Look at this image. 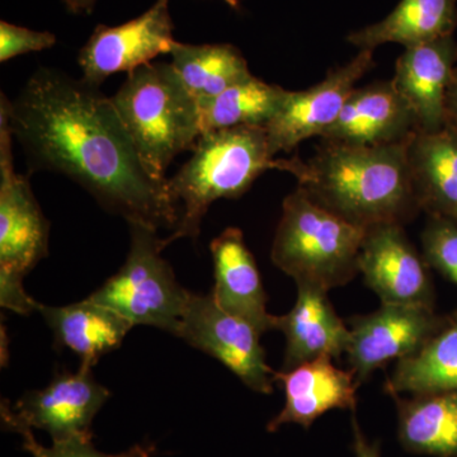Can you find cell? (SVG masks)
<instances>
[{
    "instance_id": "obj_20",
    "label": "cell",
    "mask_w": 457,
    "mask_h": 457,
    "mask_svg": "<svg viewBox=\"0 0 457 457\" xmlns=\"http://www.w3.org/2000/svg\"><path fill=\"white\" fill-rule=\"evenodd\" d=\"M37 312L53 330L56 347L74 352L88 368L120 348L134 327L121 315L88 297L65 306L38 303Z\"/></svg>"
},
{
    "instance_id": "obj_24",
    "label": "cell",
    "mask_w": 457,
    "mask_h": 457,
    "mask_svg": "<svg viewBox=\"0 0 457 457\" xmlns=\"http://www.w3.org/2000/svg\"><path fill=\"white\" fill-rule=\"evenodd\" d=\"M170 56L171 66L197 104L253 77L245 57L230 44L189 45L177 41Z\"/></svg>"
},
{
    "instance_id": "obj_4",
    "label": "cell",
    "mask_w": 457,
    "mask_h": 457,
    "mask_svg": "<svg viewBox=\"0 0 457 457\" xmlns=\"http://www.w3.org/2000/svg\"><path fill=\"white\" fill-rule=\"evenodd\" d=\"M146 170L167 180L171 162L194 152L201 137L200 108L170 62H149L128 74L111 97Z\"/></svg>"
},
{
    "instance_id": "obj_6",
    "label": "cell",
    "mask_w": 457,
    "mask_h": 457,
    "mask_svg": "<svg viewBox=\"0 0 457 457\" xmlns=\"http://www.w3.org/2000/svg\"><path fill=\"white\" fill-rule=\"evenodd\" d=\"M7 104L0 97V305L20 315L37 312L23 279L49 253L50 224L29 176L17 173Z\"/></svg>"
},
{
    "instance_id": "obj_2",
    "label": "cell",
    "mask_w": 457,
    "mask_h": 457,
    "mask_svg": "<svg viewBox=\"0 0 457 457\" xmlns=\"http://www.w3.org/2000/svg\"><path fill=\"white\" fill-rule=\"evenodd\" d=\"M407 143L351 146L324 143L309 161L285 159L312 201L357 227L403 225L420 212Z\"/></svg>"
},
{
    "instance_id": "obj_12",
    "label": "cell",
    "mask_w": 457,
    "mask_h": 457,
    "mask_svg": "<svg viewBox=\"0 0 457 457\" xmlns=\"http://www.w3.org/2000/svg\"><path fill=\"white\" fill-rule=\"evenodd\" d=\"M428 263L409 242L403 225L370 228L361 246L359 270L381 303L433 308Z\"/></svg>"
},
{
    "instance_id": "obj_5",
    "label": "cell",
    "mask_w": 457,
    "mask_h": 457,
    "mask_svg": "<svg viewBox=\"0 0 457 457\" xmlns=\"http://www.w3.org/2000/svg\"><path fill=\"white\" fill-rule=\"evenodd\" d=\"M366 231L320 206L297 187L282 204L270 260L296 284L329 291L347 285L360 272Z\"/></svg>"
},
{
    "instance_id": "obj_14",
    "label": "cell",
    "mask_w": 457,
    "mask_h": 457,
    "mask_svg": "<svg viewBox=\"0 0 457 457\" xmlns=\"http://www.w3.org/2000/svg\"><path fill=\"white\" fill-rule=\"evenodd\" d=\"M417 132L413 112L390 80L354 89L335 125L320 137L341 145L385 146L407 143Z\"/></svg>"
},
{
    "instance_id": "obj_16",
    "label": "cell",
    "mask_w": 457,
    "mask_h": 457,
    "mask_svg": "<svg viewBox=\"0 0 457 457\" xmlns=\"http://www.w3.org/2000/svg\"><path fill=\"white\" fill-rule=\"evenodd\" d=\"M275 378L284 384L286 403L267 425L269 432H276L287 423L308 429L333 409H356V378L351 370L337 368L332 357H318L287 371L276 372Z\"/></svg>"
},
{
    "instance_id": "obj_9",
    "label": "cell",
    "mask_w": 457,
    "mask_h": 457,
    "mask_svg": "<svg viewBox=\"0 0 457 457\" xmlns=\"http://www.w3.org/2000/svg\"><path fill=\"white\" fill-rule=\"evenodd\" d=\"M173 21L170 0H156L145 13L120 26L96 27L78 55L83 80L99 87L116 73H131L171 53Z\"/></svg>"
},
{
    "instance_id": "obj_31",
    "label": "cell",
    "mask_w": 457,
    "mask_h": 457,
    "mask_svg": "<svg viewBox=\"0 0 457 457\" xmlns=\"http://www.w3.org/2000/svg\"><path fill=\"white\" fill-rule=\"evenodd\" d=\"M66 9L74 14L92 13L97 0H62Z\"/></svg>"
},
{
    "instance_id": "obj_30",
    "label": "cell",
    "mask_w": 457,
    "mask_h": 457,
    "mask_svg": "<svg viewBox=\"0 0 457 457\" xmlns=\"http://www.w3.org/2000/svg\"><path fill=\"white\" fill-rule=\"evenodd\" d=\"M446 125L457 130V68L453 71L446 95Z\"/></svg>"
},
{
    "instance_id": "obj_13",
    "label": "cell",
    "mask_w": 457,
    "mask_h": 457,
    "mask_svg": "<svg viewBox=\"0 0 457 457\" xmlns=\"http://www.w3.org/2000/svg\"><path fill=\"white\" fill-rule=\"evenodd\" d=\"M108 399L110 392L92 368L80 365L78 372H59L44 389L26 393L12 411L32 429L49 433L51 440L65 441L93 437V420Z\"/></svg>"
},
{
    "instance_id": "obj_17",
    "label": "cell",
    "mask_w": 457,
    "mask_h": 457,
    "mask_svg": "<svg viewBox=\"0 0 457 457\" xmlns=\"http://www.w3.org/2000/svg\"><path fill=\"white\" fill-rule=\"evenodd\" d=\"M215 285L212 296L225 312L245 319L261 333L275 329V315L267 312V295L260 270L245 245L243 231L228 228L210 245Z\"/></svg>"
},
{
    "instance_id": "obj_3",
    "label": "cell",
    "mask_w": 457,
    "mask_h": 457,
    "mask_svg": "<svg viewBox=\"0 0 457 457\" xmlns=\"http://www.w3.org/2000/svg\"><path fill=\"white\" fill-rule=\"evenodd\" d=\"M273 156L266 128L240 126L204 134L187 163L167 180L180 216L170 236L163 237V248L186 237L196 240L215 201L243 196L266 170H284L285 159Z\"/></svg>"
},
{
    "instance_id": "obj_18",
    "label": "cell",
    "mask_w": 457,
    "mask_h": 457,
    "mask_svg": "<svg viewBox=\"0 0 457 457\" xmlns=\"http://www.w3.org/2000/svg\"><path fill=\"white\" fill-rule=\"evenodd\" d=\"M275 329L286 337L282 371L321 356L339 360L350 343V328L337 314L328 291L314 285L297 284L296 303L290 312L275 317Z\"/></svg>"
},
{
    "instance_id": "obj_7",
    "label": "cell",
    "mask_w": 457,
    "mask_h": 457,
    "mask_svg": "<svg viewBox=\"0 0 457 457\" xmlns=\"http://www.w3.org/2000/svg\"><path fill=\"white\" fill-rule=\"evenodd\" d=\"M130 246L121 269L89 295L92 302L121 315L132 326H147L179 337L191 294L179 285L162 252L158 230L129 224Z\"/></svg>"
},
{
    "instance_id": "obj_25",
    "label": "cell",
    "mask_w": 457,
    "mask_h": 457,
    "mask_svg": "<svg viewBox=\"0 0 457 457\" xmlns=\"http://www.w3.org/2000/svg\"><path fill=\"white\" fill-rule=\"evenodd\" d=\"M288 92L254 75L230 87L221 95L198 104L201 137L207 132L240 126L266 128L284 104Z\"/></svg>"
},
{
    "instance_id": "obj_21",
    "label": "cell",
    "mask_w": 457,
    "mask_h": 457,
    "mask_svg": "<svg viewBox=\"0 0 457 457\" xmlns=\"http://www.w3.org/2000/svg\"><path fill=\"white\" fill-rule=\"evenodd\" d=\"M456 27L457 0H402L381 22L351 33L347 40L360 51L387 42L408 49L453 36Z\"/></svg>"
},
{
    "instance_id": "obj_32",
    "label": "cell",
    "mask_w": 457,
    "mask_h": 457,
    "mask_svg": "<svg viewBox=\"0 0 457 457\" xmlns=\"http://www.w3.org/2000/svg\"><path fill=\"white\" fill-rule=\"evenodd\" d=\"M225 2H227L231 8L237 9V7H239V2H237V0H225Z\"/></svg>"
},
{
    "instance_id": "obj_8",
    "label": "cell",
    "mask_w": 457,
    "mask_h": 457,
    "mask_svg": "<svg viewBox=\"0 0 457 457\" xmlns=\"http://www.w3.org/2000/svg\"><path fill=\"white\" fill-rule=\"evenodd\" d=\"M179 337L218 360L249 389L273 393L276 372L267 365L261 333L245 319L221 309L212 294H191Z\"/></svg>"
},
{
    "instance_id": "obj_26",
    "label": "cell",
    "mask_w": 457,
    "mask_h": 457,
    "mask_svg": "<svg viewBox=\"0 0 457 457\" xmlns=\"http://www.w3.org/2000/svg\"><path fill=\"white\" fill-rule=\"evenodd\" d=\"M2 422L8 431L17 432L22 437L23 449L33 457H153L156 453L154 445H135L131 449L120 453H101L93 446V437L71 438L65 441H53L50 447L42 446L33 436L31 427L21 422L8 400H2L0 405Z\"/></svg>"
},
{
    "instance_id": "obj_11",
    "label": "cell",
    "mask_w": 457,
    "mask_h": 457,
    "mask_svg": "<svg viewBox=\"0 0 457 457\" xmlns=\"http://www.w3.org/2000/svg\"><path fill=\"white\" fill-rule=\"evenodd\" d=\"M371 50H361L348 64L328 71L317 86L288 92L284 104L266 126L272 154L291 153L309 137H319L335 125L356 83L374 66Z\"/></svg>"
},
{
    "instance_id": "obj_23",
    "label": "cell",
    "mask_w": 457,
    "mask_h": 457,
    "mask_svg": "<svg viewBox=\"0 0 457 457\" xmlns=\"http://www.w3.org/2000/svg\"><path fill=\"white\" fill-rule=\"evenodd\" d=\"M385 390L392 396L457 392V312L444 318L437 332L417 353L396 362Z\"/></svg>"
},
{
    "instance_id": "obj_22",
    "label": "cell",
    "mask_w": 457,
    "mask_h": 457,
    "mask_svg": "<svg viewBox=\"0 0 457 457\" xmlns=\"http://www.w3.org/2000/svg\"><path fill=\"white\" fill-rule=\"evenodd\" d=\"M398 405V438L404 450L457 457V392L393 396Z\"/></svg>"
},
{
    "instance_id": "obj_29",
    "label": "cell",
    "mask_w": 457,
    "mask_h": 457,
    "mask_svg": "<svg viewBox=\"0 0 457 457\" xmlns=\"http://www.w3.org/2000/svg\"><path fill=\"white\" fill-rule=\"evenodd\" d=\"M353 451L356 457H381L380 444H370L363 432L361 431L356 418H353Z\"/></svg>"
},
{
    "instance_id": "obj_15",
    "label": "cell",
    "mask_w": 457,
    "mask_h": 457,
    "mask_svg": "<svg viewBox=\"0 0 457 457\" xmlns=\"http://www.w3.org/2000/svg\"><path fill=\"white\" fill-rule=\"evenodd\" d=\"M456 60L453 36L408 47L399 56L392 83L413 112L418 132L446 126V95Z\"/></svg>"
},
{
    "instance_id": "obj_19",
    "label": "cell",
    "mask_w": 457,
    "mask_h": 457,
    "mask_svg": "<svg viewBox=\"0 0 457 457\" xmlns=\"http://www.w3.org/2000/svg\"><path fill=\"white\" fill-rule=\"evenodd\" d=\"M408 164L420 210L457 225V130L417 132L408 145Z\"/></svg>"
},
{
    "instance_id": "obj_1",
    "label": "cell",
    "mask_w": 457,
    "mask_h": 457,
    "mask_svg": "<svg viewBox=\"0 0 457 457\" xmlns=\"http://www.w3.org/2000/svg\"><path fill=\"white\" fill-rule=\"evenodd\" d=\"M12 134L29 171L64 174L128 224L173 231L180 207L167 180L144 167L125 126L99 87L40 68L16 99L2 92Z\"/></svg>"
},
{
    "instance_id": "obj_27",
    "label": "cell",
    "mask_w": 457,
    "mask_h": 457,
    "mask_svg": "<svg viewBox=\"0 0 457 457\" xmlns=\"http://www.w3.org/2000/svg\"><path fill=\"white\" fill-rule=\"evenodd\" d=\"M420 239L428 266L457 285V225L438 216H428Z\"/></svg>"
},
{
    "instance_id": "obj_28",
    "label": "cell",
    "mask_w": 457,
    "mask_h": 457,
    "mask_svg": "<svg viewBox=\"0 0 457 457\" xmlns=\"http://www.w3.org/2000/svg\"><path fill=\"white\" fill-rule=\"evenodd\" d=\"M55 44L54 33L32 31L5 21L0 22V62H7L23 54L51 49Z\"/></svg>"
},
{
    "instance_id": "obj_10",
    "label": "cell",
    "mask_w": 457,
    "mask_h": 457,
    "mask_svg": "<svg viewBox=\"0 0 457 457\" xmlns=\"http://www.w3.org/2000/svg\"><path fill=\"white\" fill-rule=\"evenodd\" d=\"M444 318L422 305L381 303L378 311L350 319L347 353L357 385L390 361L417 353L441 327Z\"/></svg>"
}]
</instances>
